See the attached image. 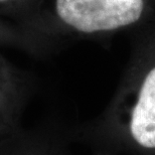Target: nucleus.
<instances>
[{"label": "nucleus", "instance_id": "1", "mask_svg": "<svg viewBox=\"0 0 155 155\" xmlns=\"http://www.w3.org/2000/svg\"><path fill=\"white\" fill-rule=\"evenodd\" d=\"M143 0H35L18 23L51 15L74 31L93 35L130 25L140 19Z\"/></svg>", "mask_w": 155, "mask_h": 155}, {"label": "nucleus", "instance_id": "2", "mask_svg": "<svg viewBox=\"0 0 155 155\" xmlns=\"http://www.w3.org/2000/svg\"><path fill=\"white\" fill-rule=\"evenodd\" d=\"M27 90L23 73L0 52V147L20 135Z\"/></svg>", "mask_w": 155, "mask_h": 155}, {"label": "nucleus", "instance_id": "3", "mask_svg": "<svg viewBox=\"0 0 155 155\" xmlns=\"http://www.w3.org/2000/svg\"><path fill=\"white\" fill-rule=\"evenodd\" d=\"M130 132L140 146L155 149V67L149 71L140 87L131 114Z\"/></svg>", "mask_w": 155, "mask_h": 155}, {"label": "nucleus", "instance_id": "4", "mask_svg": "<svg viewBox=\"0 0 155 155\" xmlns=\"http://www.w3.org/2000/svg\"><path fill=\"white\" fill-rule=\"evenodd\" d=\"M36 38L17 22L0 17V45L19 48L33 52L36 48Z\"/></svg>", "mask_w": 155, "mask_h": 155}, {"label": "nucleus", "instance_id": "5", "mask_svg": "<svg viewBox=\"0 0 155 155\" xmlns=\"http://www.w3.org/2000/svg\"><path fill=\"white\" fill-rule=\"evenodd\" d=\"M0 155H42L33 142L24 140L18 135L13 140L0 147Z\"/></svg>", "mask_w": 155, "mask_h": 155}, {"label": "nucleus", "instance_id": "6", "mask_svg": "<svg viewBox=\"0 0 155 155\" xmlns=\"http://www.w3.org/2000/svg\"><path fill=\"white\" fill-rule=\"evenodd\" d=\"M35 0H0V17H13L17 23ZM19 24V23H18Z\"/></svg>", "mask_w": 155, "mask_h": 155}]
</instances>
